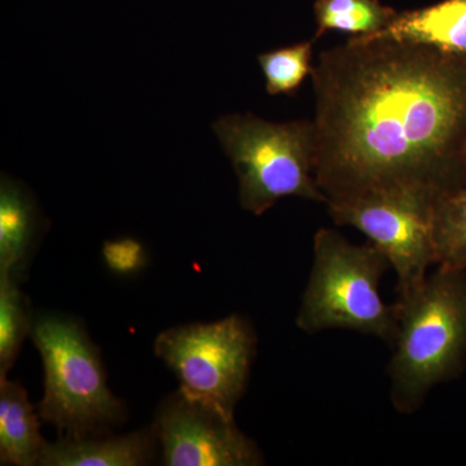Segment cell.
<instances>
[{"label": "cell", "instance_id": "9", "mask_svg": "<svg viewBox=\"0 0 466 466\" xmlns=\"http://www.w3.org/2000/svg\"><path fill=\"white\" fill-rule=\"evenodd\" d=\"M155 433L112 437L106 433L70 440L43 447L38 465L43 466H139L148 464L155 453Z\"/></svg>", "mask_w": 466, "mask_h": 466}, {"label": "cell", "instance_id": "14", "mask_svg": "<svg viewBox=\"0 0 466 466\" xmlns=\"http://www.w3.org/2000/svg\"><path fill=\"white\" fill-rule=\"evenodd\" d=\"M32 328L29 306L18 288V279L0 274V377L7 376Z\"/></svg>", "mask_w": 466, "mask_h": 466}, {"label": "cell", "instance_id": "3", "mask_svg": "<svg viewBox=\"0 0 466 466\" xmlns=\"http://www.w3.org/2000/svg\"><path fill=\"white\" fill-rule=\"evenodd\" d=\"M389 266L372 242L352 244L334 229H319L311 274L297 315L299 329L355 330L375 336L392 349L400 325L398 309L383 302L380 291Z\"/></svg>", "mask_w": 466, "mask_h": 466}, {"label": "cell", "instance_id": "10", "mask_svg": "<svg viewBox=\"0 0 466 466\" xmlns=\"http://www.w3.org/2000/svg\"><path fill=\"white\" fill-rule=\"evenodd\" d=\"M376 34L466 55V0H443L431 7L398 12L397 17Z\"/></svg>", "mask_w": 466, "mask_h": 466}, {"label": "cell", "instance_id": "13", "mask_svg": "<svg viewBox=\"0 0 466 466\" xmlns=\"http://www.w3.org/2000/svg\"><path fill=\"white\" fill-rule=\"evenodd\" d=\"M398 12L379 0H317L315 38L329 30L351 34L352 36L376 34L397 17Z\"/></svg>", "mask_w": 466, "mask_h": 466}, {"label": "cell", "instance_id": "12", "mask_svg": "<svg viewBox=\"0 0 466 466\" xmlns=\"http://www.w3.org/2000/svg\"><path fill=\"white\" fill-rule=\"evenodd\" d=\"M35 233V210L17 183L0 184V274L20 278Z\"/></svg>", "mask_w": 466, "mask_h": 466}, {"label": "cell", "instance_id": "16", "mask_svg": "<svg viewBox=\"0 0 466 466\" xmlns=\"http://www.w3.org/2000/svg\"><path fill=\"white\" fill-rule=\"evenodd\" d=\"M104 254L108 265L119 272L133 271L142 262V247L133 240L108 242Z\"/></svg>", "mask_w": 466, "mask_h": 466}, {"label": "cell", "instance_id": "7", "mask_svg": "<svg viewBox=\"0 0 466 466\" xmlns=\"http://www.w3.org/2000/svg\"><path fill=\"white\" fill-rule=\"evenodd\" d=\"M339 226L364 233L385 254L397 274V299L422 284L438 265L435 208L401 198H370L327 204Z\"/></svg>", "mask_w": 466, "mask_h": 466}, {"label": "cell", "instance_id": "1", "mask_svg": "<svg viewBox=\"0 0 466 466\" xmlns=\"http://www.w3.org/2000/svg\"><path fill=\"white\" fill-rule=\"evenodd\" d=\"M315 179L325 205L437 208L466 186V55L379 34L319 55Z\"/></svg>", "mask_w": 466, "mask_h": 466}, {"label": "cell", "instance_id": "2", "mask_svg": "<svg viewBox=\"0 0 466 466\" xmlns=\"http://www.w3.org/2000/svg\"><path fill=\"white\" fill-rule=\"evenodd\" d=\"M394 305L400 325L388 366L390 400L410 415L431 389L458 379L466 366V268L437 266Z\"/></svg>", "mask_w": 466, "mask_h": 466}, {"label": "cell", "instance_id": "11", "mask_svg": "<svg viewBox=\"0 0 466 466\" xmlns=\"http://www.w3.org/2000/svg\"><path fill=\"white\" fill-rule=\"evenodd\" d=\"M46 441L26 391L0 377V460L2 464L38 465Z\"/></svg>", "mask_w": 466, "mask_h": 466}, {"label": "cell", "instance_id": "15", "mask_svg": "<svg viewBox=\"0 0 466 466\" xmlns=\"http://www.w3.org/2000/svg\"><path fill=\"white\" fill-rule=\"evenodd\" d=\"M266 79V90L272 96L294 94L312 73V42L265 52L258 56Z\"/></svg>", "mask_w": 466, "mask_h": 466}, {"label": "cell", "instance_id": "17", "mask_svg": "<svg viewBox=\"0 0 466 466\" xmlns=\"http://www.w3.org/2000/svg\"><path fill=\"white\" fill-rule=\"evenodd\" d=\"M461 195L466 196V186H465L464 191L461 192Z\"/></svg>", "mask_w": 466, "mask_h": 466}, {"label": "cell", "instance_id": "5", "mask_svg": "<svg viewBox=\"0 0 466 466\" xmlns=\"http://www.w3.org/2000/svg\"><path fill=\"white\" fill-rule=\"evenodd\" d=\"M34 345L45 367V395L38 407L43 421L64 438L106 433L124 419L113 397L96 349L72 319L43 315L33 323Z\"/></svg>", "mask_w": 466, "mask_h": 466}, {"label": "cell", "instance_id": "6", "mask_svg": "<svg viewBox=\"0 0 466 466\" xmlns=\"http://www.w3.org/2000/svg\"><path fill=\"white\" fill-rule=\"evenodd\" d=\"M257 339L238 315L214 323L183 325L165 330L155 343L156 354L179 380V391L235 417L247 389Z\"/></svg>", "mask_w": 466, "mask_h": 466}, {"label": "cell", "instance_id": "4", "mask_svg": "<svg viewBox=\"0 0 466 466\" xmlns=\"http://www.w3.org/2000/svg\"><path fill=\"white\" fill-rule=\"evenodd\" d=\"M213 130L238 175L245 210L262 216L284 198L325 204L315 179L312 119L274 124L250 113L229 115Z\"/></svg>", "mask_w": 466, "mask_h": 466}, {"label": "cell", "instance_id": "8", "mask_svg": "<svg viewBox=\"0 0 466 466\" xmlns=\"http://www.w3.org/2000/svg\"><path fill=\"white\" fill-rule=\"evenodd\" d=\"M153 433L167 466H254L258 447L229 417L177 391L164 400Z\"/></svg>", "mask_w": 466, "mask_h": 466}]
</instances>
